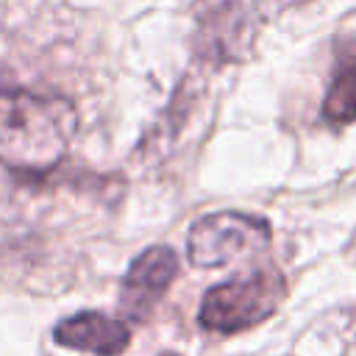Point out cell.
Wrapping results in <instances>:
<instances>
[{"label": "cell", "mask_w": 356, "mask_h": 356, "mask_svg": "<svg viewBox=\"0 0 356 356\" xmlns=\"http://www.w3.org/2000/svg\"><path fill=\"white\" fill-rule=\"evenodd\" d=\"M250 22L242 0H203L195 31V50L206 61H231L248 44Z\"/></svg>", "instance_id": "5b68a950"}, {"label": "cell", "mask_w": 356, "mask_h": 356, "mask_svg": "<svg viewBox=\"0 0 356 356\" xmlns=\"http://www.w3.org/2000/svg\"><path fill=\"white\" fill-rule=\"evenodd\" d=\"M300 3H306V0H250V6H253L264 19L278 17V14H284V11H289V8L300 6Z\"/></svg>", "instance_id": "ba28073f"}, {"label": "cell", "mask_w": 356, "mask_h": 356, "mask_svg": "<svg viewBox=\"0 0 356 356\" xmlns=\"http://www.w3.org/2000/svg\"><path fill=\"white\" fill-rule=\"evenodd\" d=\"M323 117L334 125L356 120V39L337 47V67L323 100Z\"/></svg>", "instance_id": "52a82bcc"}, {"label": "cell", "mask_w": 356, "mask_h": 356, "mask_svg": "<svg viewBox=\"0 0 356 356\" xmlns=\"http://www.w3.org/2000/svg\"><path fill=\"white\" fill-rule=\"evenodd\" d=\"M78 114L70 100L28 89H0V164L42 175L67 153Z\"/></svg>", "instance_id": "6da1fadb"}, {"label": "cell", "mask_w": 356, "mask_h": 356, "mask_svg": "<svg viewBox=\"0 0 356 356\" xmlns=\"http://www.w3.org/2000/svg\"><path fill=\"white\" fill-rule=\"evenodd\" d=\"M286 295V281L278 270H256L211 286L203 295L197 320L206 331L234 334L264 323L275 314Z\"/></svg>", "instance_id": "7a4b0ae2"}, {"label": "cell", "mask_w": 356, "mask_h": 356, "mask_svg": "<svg viewBox=\"0 0 356 356\" xmlns=\"http://www.w3.org/2000/svg\"><path fill=\"white\" fill-rule=\"evenodd\" d=\"M53 339L72 350L95 356H120L131 342V328L125 320L108 317L103 312H78L56 325Z\"/></svg>", "instance_id": "8992f818"}, {"label": "cell", "mask_w": 356, "mask_h": 356, "mask_svg": "<svg viewBox=\"0 0 356 356\" xmlns=\"http://www.w3.org/2000/svg\"><path fill=\"white\" fill-rule=\"evenodd\" d=\"M161 356H178V353H161Z\"/></svg>", "instance_id": "9c48e42d"}, {"label": "cell", "mask_w": 356, "mask_h": 356, "mask_svg": "<svg viewBox=\"0 0 356 356\" xmlns=\"http://www.w3.org/2000/svg\"><path fill=\"white\" fill-rule=\"evenodd\" d=\"M270 245V225L242 211H214L200 217L186 234V256L195 267H222L261 253Z\"/></svg>", "instance_id": "3957f363"}, {"label": "cell", "mask_w": 356, "mask_h": 356, "mask_svg": "<svg viewBox=\"0 0 356 356\" xmlns=\"http://www.w3.org/2000/svg\"><path fill=\"white\" fill-rule=\"evenodd\" d=\"M178 275V256L172 248L167 245H153L147 250H142L125 278H122V289H120V309L128 320H145L153 314V309L161 303V298L167 295L170 284Z\"/></svg>", "instance_id": "277c9868"}]
</instances>
